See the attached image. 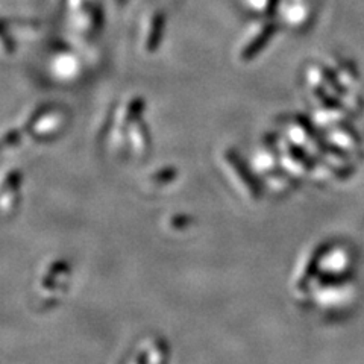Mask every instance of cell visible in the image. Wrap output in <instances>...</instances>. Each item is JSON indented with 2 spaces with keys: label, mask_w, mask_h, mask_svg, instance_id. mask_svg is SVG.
Returning <instances> with one entry per match:
<instances>
[{
  "label": "cell",
  "mask_w": 364,
  "mask_h": 364,
  "mask_svg": "<svg viewBox=\"0 0 364 364\" xmlns=\"http://www.w3.org/2000/svg\"><path fill=\"white\" fill-rule=\"evenodd\" d=\"M275 29L277 25L273 21H261L252 29H249L240 44V49H238L240 60L250 61L254 56H257L269 44L273 33H275Z\"/></svg>",
  "instance_id": "obj_1"
},
{
  "label": "cell",
  "mask_w": 364,
  "mask_h": 364,
  "mask_svg": "<svg viewBox=\"0 0 364 364\" xmlns=\"http://www.w3.org/2000/svg\"><path fill=\"white\" fill-rule=\"evenodd\" d=\"M48 61L53 75L60 79L76 77L82 68L81 58H79L75 52L68 49L58 48L53 50Z\"/></svg>",
  "instance_id": "obj_2"
},
{
  "label": "cell",
  "mask_w": 364,
  "mask_h": 364,
  "mask_svg": "<svg viewBox=\"0 0 364 364\" xmlns=\"http://www.w3.org/2000/svg\"><path fill=\"white\" fill-rule=\"evenodd\" d=\"M164 29V17L159 11H155V14L147 21V28L144 31V43L143 48L146 52H155L161 43Z\"/></svg>",
  "instance_id": "obj_3"
},
{
  "label": "cell",
  "mask_w": 364,
  "mask_h": 364,
  "mask_svg": "<svg viewBox=\"0 0 364 364\" xmlns=\"http://www.w3.org/2000/svg\"><path fill=\"white\" fill-rule=\"evenodd\" d=\"M281 0H240L242 6L250 14L264 16L275 11L279 6Z\"/></svg>",
  "instance_id": "obj_4"
}]
</instances>
